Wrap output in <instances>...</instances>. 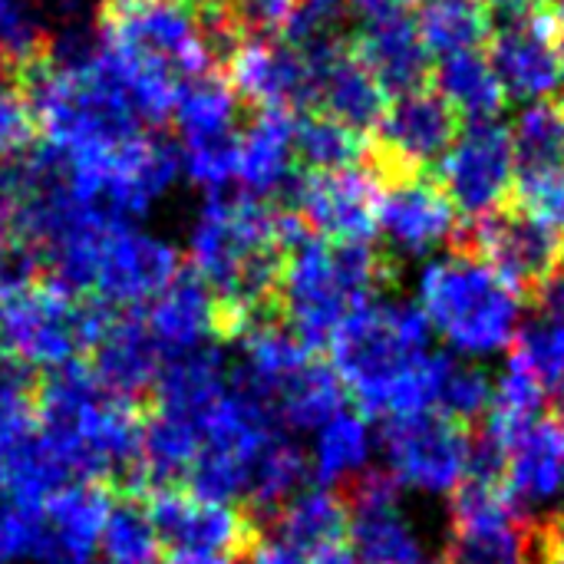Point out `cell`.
I'll use <instances>...</instances> for the list:
<instances>
[{"label":"cell","instance_id":"obj_1","mask_svg":"<svg viewBox=\"0 0 564 564\" xmlns=\"http://www.w3.org/2000/svg\"><path fill=\"white\" fill-rule=\"evenodd\" d=\"M307 235L294 212L248 195H205L192 231V274L218 307V334L238 337L258 321L274 317L284 254Z\"/></svg>","mask_w":564,"mask_h":564},{"label":"cell","instance_id":"obj_2","mask_svg":"<svg viewBox=\"0 0 564 564\" xmlns=\"http://www.w3.org/2000/svg\"><path fill=\"white\" fill-rule=\"evenodd\" d=\"M33 420L73 482L135 479L145 416L139 403L112 397L89 364L76 360L36 380Z\"/></svg>","mask_w":564,"mask_h":564},{"label":"cell","instance_id":"obj_3","mask_svg":"<svg viewBox=\"0 0 564 564\" xmlns=\"http://www.w3.org/2000/svg\"><path fill=\"white\" fill-rule=\"evenodd\" d=\"M397 281V264L373 245H334L304 235L284 254L278 307L284 324L314 350L340 321Z\"/></svg>","mask_w":564,"mask_h":564},{"label":"cell","instance_id":"obj_4","mask_svg":"<svg viewBox=\"0 0 564 564\" xmlns=\"http://www.w3.org/2000/svg\"><path fill=\"white\" fill-rule=\"evenodd\" d=\"M420 311L456 354L492 357L506 350L522 324V297L476 254L453 251L423 268Z\"/></svg>","mask_w":564,"mask_h":564},{"label":"cell","instance_id":"obj_5","mask_svg":"<svg viewBox=\"0 0 564 564\" xmlns=\"http://www.w3.org/2000/svg\"><path fill=\"white\" fill-rule=\"evenodd\" d=\"M430 337L433 330L416 304L373 297L350 311L324 347L344 393L364 410L360 416L387 420L397 380L430 350Z\"/></svg>","mask_w":564,"mask_h":564},{"label":"cell","instance_id":"obj_6","mask_svg":"<svg viewBox=\"0 0 564 564\" xmlns=\"http://www.w3.org/2000/svg\"><path fill=\"white\" fill-rule=\"evenodd\" d=\"M112 317L116 307L73 297L43 278L0 291V360L23 370H59L93 350Z\"/></svg>","mask_w":564,"mask_h":564},{"label":"cell","instance_id":"obj_7","mask_svg":"<svg viewBox=\"0 0 564 564\" xmlns=\"http://www.w3.org/2000/svg\"><path fill=\"white\" fill-rule=\"evenodd\" d=\"M99 30L119 56L175 86L215 73L208 23L182 0H116Z\"/></svg>","mask_w":564,"mask_h":564},{"label":"cell","instance_id":"obj_8","mask_svg":"<svg viewBox=\"0 0 564 564\" xmlns=\"http://www.w3.org/2000/svg\"><path fill=\"white\" fill-rule=\"evenodd\" d=\"M473 426H463L443 413H416L383 420L380 453L387 476L400 489L423 496L456 492L473 469Z\"/></svg>","mask_w":564,"mask_h":564},{"label":"cell","instance_id":"obj_9","mask_svg":"<svg viewBox=\"0 0 564 564\" xmlns=\"http://www.w3.org/2000/svg\"><path fill=\"white\" fill-rule=\"evenodd\" d=\"M238 96L225 83L221 73H208L192 79L175 102L178 126V169L188 175L205 195L225 192L235 182L238 169Z\"/></svg>","mask_w":564,"mask_h":564},{"label":"cell","instance_id":"obj_10","mask_svg":"<svg viewBox=\"0 0 564 564\" xmlns=\"http://www.w3.org/2000/svg\"><path fill=\"white\" fill-rule=\"evenodd\" d=\"M529 516L506 496L499 479L466 476L449 509L453 564H532Z\"/></svg>","mask_w":564,"mask_h":564},{"label":"cell","instance_id":"obj_11","mask_svg":"<svg viewBox=\"0 0 564 564\" xmlns=\"http://www.w3.org/2000/svg\"><path fill=\"white\" fill-rule=\"evenodd\" d=\"M463 251L489 264L522 301H535L562 261L564 238L519 205H502L476 218L473 231L463 238Z\"/></svg>","mask_w":564,"mask_h":564},{"label":"cell","instance_id":"obj_12","mask_svg":"<svg viewBox=\"0 0 564 564\" xmlns=\"http://www.w3.org/2000/svg\"><path fill=\"white\" fill-rule=\"evenodd\" d=\"M142 506L159 542L169 545L172 552L218 555V558L235 562L248 552V545L261 532L251 512L235 509V506L202 502L178 486L149 489Z\"/></svg>","mask_w":564,"mask_h":564},{"label":"cell","instance_id":"obj_13","mask_svg":"<svg viewBox=\"0 0 564 564\" xmlns=\"http://www.w3.org/2000/svg\"><path fill=\"white\" fill-rule=\"evenodd\" d=\"M436 169L440 188L463 215L482 218L502 208L516 188L509 129H502L499 122H473L469 129L456 132Z\"/></svg>","mask_w":564,"mask_h":564},{"label":"cell","instance_id":"obj_14","mask_svg":"<svg viewBox=\"0 0 564 564\" xmlns=\"http://www.w3.org/2000/svg\"><path fill=\"white\" fill-rule=\"evenodd\" d=\"M307 231L334 245H370L377 235L380 182L367 169L307 172L288 192Z\"/></svg>","mask_w":564,"mask_h":564},{"label":"cell","instance_id":"obj_15","mask_svg":"<svg viewBox=\"0 0 564 564\" xmlns=\"http://www.w3.org/2000/svg\"><path fill=\"white\" fill-rule=\"evenodd\" d=\"M225 83L238 102L258 112H297L314 106V63L278 36H245L225 56Z\"/></svg>","mask_w":564,"mask_h":564},{"label":"cell","instance_id":"obj_16","mask_svg":"<svg viewBox=\"0 0 564 564\" xmlns=\"http://www.w3.org/2000/svg\"><path fill=\"white\" fill-rule=\"evenodd\" d=\"M456 139V112L433 93L413 89L393 96L377 122V169L383 178L426 172Z\"/></svg>","mask_w":564,"mask_h":564},{"label":"cell","instance_id":"obj_17","mask_svg":"<svg viewBox=\"0 0 564 564\" xmlns=\"http://www.w3.org/2000/svg\"><path fill=\"white\" fill-rule=\"evenodd\" d=\"M350 549L364 564L423 562L420 535L400 509V486L383 469H367L344 486Z\"/></svg>","mask_w":564,"mask_h":564},{"label":"cell","instance_id":"obj_18","mask_svg":"<svg viewBox=\"0 0 564 564\" xmlns=\"http://www.w3.org/2000/svg\"><path fill=\"white\" fill-rule=\"evenodd\" d=\"M377 231L393 251L423 258L459 235V215L436 178L423 172L393 175L380 188Z\"/></svg>","mask_w":564,"mask_h":564},{"label":"cell","instance_id":"obj_19","mask_svg":"<svg viewBox=\"0 0 564 564\" xmlns=\"http://www.w3.org/2000/svg\"><path fill=\"white\" fill-rule=\"evenodd\" d=\"M112 496L99 482H69L40 506V529L33 562L93 564L99 555L102 529Z\"/></svg>","mask_w":564,"mask_h":564},{"label":"cell","instance_id":"obj_20","mask_svg":"<svg viewBox=\"0 0 564 564\" xmlns=\"http://www.w3.org/2000/svg\"><path fill=\"white\" fill-rule=\"evenodd\" d=\"M489 63L506 89V99H519L529 106L552 99L564 83L552 30L542 13L509 17L492 33Z\"/></svg>","mask_w":564,"mask_h":564},{"label":"cell","instance_id":"obj_21","mask_svg":"<svg viewBox=\"0 0 564 564\" xmlns=\"http://www.w3.org/2000/svg\"><path fill=\"white\" fill-rule=\"evenodd\" d=\"M162 364L165 354L145 330V321L135 307V311H116L112 324L93 347L89 370L112 397L139 403L142 397H152Z\"/></svg>","mask_w":564,"mask_h":564},{"label":"cell","instance_id":"obj_22","mask_svg":"<svg viewBox=\"0 0 564 564\" xmlns=\"http://www.w3.org/2000/svg\"><path fill=\"white\" fill-rule=\"evenodd\" d=\"M499 482L506 496L529 516L564 499V430L558 420H535L502 456Z\"/></svg>","mask_w":564,"mask_h":564},{"label":"cell","instance_id":"obj_23","mask_svg":"<svg viewBox=\"0 0 564 564\" xmlns=\"http://www.w3.org/2000/svg\"><path fill=\"white\" fill-rule=\"evenodd\" d=\"M139 314L165 360L212 347V340L221 337L215 297L192 271H178L149 304L139 307Z\"/></svg>","mask_w":564,"mask_h":564},{"label":"cell","instance_id":"obj_24","mask_svg":"<svg viewBox=\"0 0 564 564\" xmlns=\"http://www.w3.org/2000/svg\"><path fill=\"white\" fill-rule=\"evenodd\" d=\"M350 50L357 59L370 69V76L380 83V89L390 96H403L413 89H423L430 76V53L416 33V23L410 13H390L367 20L364 30L354 36Z\"/></svg>","mask_w":564,"mask_h":564},{"label":"cell","instance_id":"obj_25","mask_svg":"<svg viewBox=\"0 0 564 564\" xmlns=\"http://www.w3.org/2000/svg\"><path fill=\"white\" fill-rule=\"evenodd\" d=\"M311 63H314L317 112H324L357 132L377 129V122L387 109V93L370 76V69L357 59L350 43L327 50V53H311Z\"/></svg>","mask_w":564,"mask_h":564},{"label":"cell","instance_id":"obj_26","mask_svg":"<svg viewBox=\"0 0 564 564\" xmlns=\"http://www.w3.org/2000/svg\"><path fill=\"white\" fill-rule=\"evenodd\" d=\"M294 169V119L288 112H254L238 135L235 182L241 185V195L258 202L288 195L297 178Z\"/></svg>","mask_w":564,"mask_h":564},{"label":"cell","instance_id":"obj_27","mask_svg":"<svg viewBox=\"0 0 564 564\" xmlns=\"http://www.w3.org/2000/svg\"><path fill=\"white\" fill-rule=\"evenodd\" d=\"M69 486L66 469L43 440L33 410L0 423V489L20 506L40 509L53 492Z\"/></svg>","mask_w":564,"mask_h":564},{"label":"cell","instance_id":"obj_28","mask_svg":"<svg viewBox=\"0 0 564 564\" xmlns=\"http://www.w3.org/2000/svg\"><path fill=\"white\" fill-rule=\"evenodd\" d=\"M433 93L456 112V119L463 116L469 122H492L506 106V89L489 56H482L479 50L440 59Z\"/></svg>","mask_w":564,"mask_h":564},{"label":"cell","instance_id":"obj_29","mask_svg":"<svg viewBox=\"0 0 564 564\" xmlns=\"http://www.w3.org/2000/svg\"><path fill=\"white\" fill-rule=\"evenodd\" d=\"M370 456H373V436H370L367 416L344 410L317 430L307 466L321 489H334L367 473Z\"/></svg>","mask_w":564,"mask_h":564},{"label":"cell","instance_id":"obj_30","mask_svg":"<svg viewBox=\"0 0 564 564\" xmlns=\"http://www.w3.org/2000/svg\"><path fill=\"white\" fill-rule=\"evenodd\" d=\"M274 535L291 542L297 552L314 555L347 535V502L334 489H304L274 512Z\"/></svg>","mask_w":564,"mask_h":564},{"label":"cell","instance_id":"obj_31","mask_svg":"<svg viewBox=\"0 0 564 564\" xmlns=\"http://www.w3.org/2000/svg\"><path fill=\"white\" fill-rule=\"evenodd\" d=\"M344 387L330 364L311 360L304 370H297L281 393L274 397L271 410L281 430H297V433H317L327 420L344 413Z\"/></svg>","mask_w":564,"mask_h":564},{"label":"cell","instance_id":"obj_32","mask_svg":"<svg viewBox=\"0 0 564 564\" xmlns=\"http://www.w3.org/2000/svg\"><path fill=\"white\" fill-rule=\"evenodd\" d=\"M416 33L426 53L440 59L479 50L489 40V10L482 0H413Z\"/></svg>","mask_w":564,"mask_h":564},{"label":"cell","instance_id":"obj_33","mask_svg":"<svg viewBox=\"0 0 564 564\" xmlns=\"http://www.w3.org/2000/svg\"><path fill=\"white\" fill-rule=\"evenodd\" d=\"M509 142L516 178L564 172V99H545L522 109Z\"/></svg>","mask_w":564,"mask_h":564},{"label":"cell","instance_id":"obj_34","mask_svg":"<svg viewBox=\"0 0 564 564\" xmlns=\"http://www.w3.org/2000/svg\"><path fill=\"white\" fill-rule=\"evenodd\" d=\"M367 152H370V145L364 139V132H357L324 112L294 119V159L307 172L360 169Z\"/></svg>","mask_w":564,"mask_h":564},{"label":"cell","instance_id":"obj_35","mask_svg":"<svg viewBox=\"0 0 564 564\" xmlns=\"http://www.w3.org/2000/svg\"><path fill=\"white\" fill-rule=\"evenodd\" d=\"M304 476H307V459L297 449V443L288 440L284 433L274 436L254 463V473L245 492V502H248L245 512H251L254 519L278 512L291 496H297V486L304 482Z\"/></svg>","mask_w":564,"mask_h":564},{"label":"cell","instance_id":"obj_36","mask_svg":"<svg viewBox=\"0 0 564 564\" xmlns=\"http://www.w3.org/2000/svg\"><path fill=\"white\" fill-rule=\"evenodd\" d=\"M509 367L535 380L545 393L562 390L564 383V321L552 314H539L519 324L512 344Z\"/></svg>","mask_w":564,"mask_h":564},{"label":"cell","instance_id":"obj_37","mask_svg":"<svg viewBox=\"0 0 564 564\" xmlns=\"http://www.w3.org/2000/svg\"><path fill=\"white\" fill-rule=\"evenodd\" d=\"M347 3L344 0H294L284 23H281V43H288L297 53H327L337 46H347Z\"/></svg>","mask_w":564,"mask_h":564},{"label":"cell","instance_id":"obj_38","mask_svg":"<svg viewBox=\"0 0 564 564\" xmlns=\"http://www.w3.org/2000/svg\"><path fill=\"white\" fill-rule=\"evenodd\" d=\"M159 535L139 499L112 502L102 529V562L106 564H159Z\"/></svg>","mask_w":564,"mask_h":564},{"label":"cell","instance_id":"obj_39","mask_svg":"<svg viewBox=\"0 0 564 564\" xmlns=\"http://www.w3.org/2000/svg\"><path fill=\"white\" fill-rule=\"evenodd\" d=\"M50 23L30 0H0V66L17 73L36 66L50 46Z\"/></svg>","mask_w":564,"mask_h":564},{"label":"cell","instance_id":"obj_40","mask_svg":"<svg viewBox=\"0 0 564 564\" xmlns=\"http://www.w3.org/2000/svg\"><path fill=\"white\" fill-rule=\"evenodd\" d=\"M489 400H492V377L482 367H473V364L453 357L436 413H443L463 426H473V420H479L489 410Z\"/></svg>","mask_w":564,"mask_h":564},{"label":"cell","instance_id":"obj_41","mask_svg":"<svg viewBox=\"0 0 564 564\" xmlns=\"http://www.w3.org/2000/svg\"><path fill=\"white\" fill-rule=\"evenodd\" d=\"M33 132H36V122H33L26 89L17 73L0 66V162L26 152Z\"/></svg>","mask_w":564,"mask_h":564},{"label":"cell","instance_id":"obj_42","mask_svg":"<svg viewBox=\"0 0 564 564\" xmlns=\"http://www.w3.org/2000/svg\"><path fill=\"white\" fill-rule=\"evenodd\" d=\"M516 192L522 212H529L564 238V172L516 178Z\"/></svg>","mask_w":564,"mask_h":564},{"label":"cell","instance_id":"obj_43","mask_svg":"<svg viewBox=\"0 0 564 564\" xmlns=\"http://www.w3.org/2000/svg\"><path fill=\"white\" fill-rule=\"evenodd\" d=\"M40 529V509L20 506L0 489V562L3 558H33Z\"/></svg>","mask_w":564,"mask_h":564},{"label":"cell","instance_id":"obj_44","mask_svg":"<svg viewBox=\"0 0 564 564\" xmlns=\"http://www.w3.org/2000/svg\"><path fill=\"white\" fill-rule=\"evenodd\" d=\"M33 387L36 383H33L30 370L17 367L10 360H0V423L33 410Z\"/></svg>","mask_w":564,"mask_h":564},{"label":"cell","instance_id":"obj_45","mask_svg":"<svg viewBox=\"0 0 564 564\" xmlns=\"http://www.w3.org/2000/svg\"><path fill=\"white\" fill-rule=\"evenodd\" d=\"M241 558L245 564H307L304 552H297L291 542H284L274 532H258V539L248 545V552Z\"/></svg>","mask_w":564,"mask_h":564},{"label":"cell","instance_id":"obj_46","mask_svg":"<svg viewBox=\"0 0 564 564\" xmlns=\"http://www.w3.org/2000/svg\"><path fill=\"white\" fill-rule=\"evenodd\" d=\"M532 564H564V516H552L535 525Z\"/></svg>","mask_w":564,"mask_h":564},{"label":"cell","instance_id":"obj_47","mask_svg":"<svg viewBox=\"0 0 564 564\" xmlns=\"http://www.w3.org/2000/svg\"><path fill=\"white\" fill-rule=\"evenodd\" d=\"M535 304L542 307V314H552V317H562L564 321V254L558 261V268L552 271V278L545 281V288L539 291Z\"/></svg>","mask_w":564,"mask_h":564},{"label":"cell","instance_id":"obj_48","mask_svg":"<svg viewBox=\"0 0 564 564\" xmlns=\"http://www.w3.org/2000/svg\"><path fill=\"white\" fill-rule=\"evenodd\" d=\"M344 3H347V10H357L367 20H377V17H390V13H406V7L413 0H344Z\"/></svg>","mask_w":564,"mask_h":564},{"label":"cell","instance_id":"obj_49","mask_svg":"<svg viewBox=\"0 0 564 564\" xmlns=\"http://www.w3.org/2000/svg\"><path fill=\"white\" fill-rule=\"evenodd\" d=\"M482 3H486V10H502L509 17H522V13H545L558 0H482Z\"/></svg>","mask_w":564,"mask_h":564},{"label":"cell","instance_id":"obj_50","mask_svg":"<svg viewBox=\"0 0 564 564\" xmlns=\"http://www.w3.org/2000/svg\"><path fill=\"white\" fill-rule=\"evenodd\" d=\"M307 564H364L357 558V552L347 545V542H337V545H327L314 555H307Z\"/></svg>","mask_w":564,"mask_h":564},{"label":"cell","instance_id":"obj_51","mask_svg":"<svg viewBox=\"0 0 564 564\" xmlns=\"http://www.w3.org/2000/svg\"><path fill=\"white\" fill-rule=\"evenodd\" d=\"M542 17L549 20L552 43H555V53H558V63H562V73H564V0H558L552 10H545Z\"/></svg>","mask_w":564,"mask_h":564},{"label":"cell","instance_id":"obj_52","mask_svg":"<svg viewBox=\"0 0 564 564\" xmlns=\"http://www.w3.org/2000/svg\"><path fill=\"white\" fill-rule=\"evenodd\" d=\"M165 564H235L228 558H218V555H188V552H175Z\"/></svg>","mask_w":564,"mask_h":564},{"label":"cell","instance_id":"obj_53","mask_svg":"<svg viewBox=\"0 0 564 564\" xmlns=\"http://www.w3.org/2000/svg\"><path fill=\"white\" fill-rule=\"evenodd\" d=\"M182 3H188L195 10H221V7H231L235 0H182Z\"/></svg>","mask_w":564,"mask_h":564},{"label":"cell","instance_id":"obj_54","mask_svg":"<svg viewBox=\"0 0 564 564\" xmlns=\"http://www.w3.org/2000/svg\"><path fill=\"white\" fill-rule=\"evenodd\" d=\"M7 248H10V238H7V231L0 228V261H3V254H7Z\"/></svg>","mask_w":564,"mask_h":564},{"label":"cell","instance_id":"obj_55","mask_svg":"<svg viewBox=\"0 0 564 564\" xmlns=\"http://www.w3.org/2000/svg\"><path fill=\"white\" fill-rule=\"evenodd\" d=\"M416 564H453V562H449V558H436V562H426V558H423V562H416Z\"/></svg>","mask_w":564,"mask_h":564},{"label":"cell","instance_id":"obj_56","mask_svg":"<svg viewBox=\"0 0 564 564\" xmlns=\"http://www.w3.org/2000/svg\"><path fill=\"white\" fill-rule=\"evenodd\" d=\"M562 413H564V383H562Z\"/></svg>","mask_w":564,"mask_h":564},{"label":"cell","instance_id":"obj_57","mask_svg":"<svg viewBox=\"0 0 564 564\" xmlns=\"http://www.w3.org/2000/svg\"><path fill=\"white\" fill-rule=\"evenodd\" d=\"M558 423H562V430H564V413H562V420H558Z\"/></svg>","mask_w":564,"mask_h":564},{"label":"cell","instance_id":"obj_58","mask_svg":"<svg viewBox=\"0 0 564 564\" xmlns=\"http://www.w3.org/2000/svg\"><path fill=\"white\" fill-rule=\"evenodd\" d=\"M109 3H116V0H106V7H109Z\"/></svg>","mask_w":564,"mask_h":564},{"label":"cell","instance_id":"obj_59","mask_svg":"<svg viewBox=\"0 0 564 564\" xmlns=\"http://www.w3.org/2000/svg\"><path fill=\"white\" fill-rule=\"evenodd\" d=\"M288 3H294V0H288Z\"/></svg>","mask_w":564,"mask_h":564}]
</instances>
